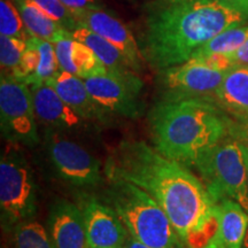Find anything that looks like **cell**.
I'll return each mask as SVG.
<instances>
[{"label":"cell","instance_id":"8","mask_svg":"<svg viewBox=\"0 0 248 248\" xmlns=\"http://www.w3.org/2000/svg\"><path fill=\"white\" fill-rule=\"evenodd\" d=\"M226 71L213 67L204 58H191L184 63L160 71L163 99L203 98L215 100Z\"/></svg>","mask_w":248,"mask_h":248},{"label":"cell","instance_id":"22","mask_svg":"<svg viewBox=\"0 0 248 248\" xmlns=\"http://www.w3.org/2000/svg\"><path fill=\"white\" fill-rule=\"evenodd\" d=\"M14 237L16 248H54L44 226L35 221L16 224Z\"/></svg>","mask_w":248,"mask_h":248},{"label":"cell","instance_id":"31","mask_svg":"<svg viewBox=\"0 0 248 248\" xmlns=\"http://www.w3.org/2000/svg\"><path fill=\"white\" fill-rule=\"evenodd\" d=\"M240 147H241V151H243V155H244V160H245V163H246V170H247V181H248V146H247V145L243 144V142H240Z\"/></svg>","mask_w":248,"mask_h":248},{"label":"cell","instance_id":"30","mask_svg":"<svg viewBox=\"0 0 248 248\" xmlns=\"http://www.w3.org/2000/svg\"><path fill=\"white\" fill-rule=\"evenodd\" d=\"M123 248H153L148 245L141 243L138 239H136L135 237H132L131 234L128 233V237H126L125 241H124Z\"/></svg>","mask_w":248,"mask_h":248},{"label":"cell","instance_id":"19","mask_svg":"<svg viewBox=\"0 0 248 248\" xmlns=\"http://www.w3.org/2000/svg\"><path fill=\"white\" fill-rule=\"evenodd\" d=\"M13 2L31 37L47 40L53 44L60 39L73 37L71 31L49 16L33 0H13Z\"/></svg>","mask_w":248,"mask_h":248},{"label":"cell","instance_id":"33","mask_svg":"<svg viewBox=\"0 0 248 248\" xmlns=\"http://www.w3.org/2000/svg\"><path fill=\"white\" fill-rule=\"evenodd\" d=\"M122 248H123V247H122Z\"/></svg>","mask_w":248,"mask_h":248},{"label":"cell","instance_id":"10","mask_svg":"<svg viewBox=\"0 0 248 248\" xmlns=\"http://www.w3.org/2000/svg\"><path fill=\"white\" fill-rule=\"evenodd\" d=\"M47 153L58 176L78 187L100 184V162L85 148L58 132L46 133Z\"/></svg>","mask_w":248,"mask_h":248},{"label":"cell","instance_id":"27","mask_svg":"<svg viewBox=\"0 0 248 248\" xmlns=\"http://www.w3.org/2000/svg\"><path fill=\"white\" fill-rule=\"evenodd\" d=\"M230 59L233 64H243V66H248V39L234 54L231 55Z\"/></svg>","mask_w":248,"mask_h":248},{"label":"cell","instance_id":"24","mask_svg":"<svg viewBox=\"0 0 248 248\" xmlns=\"http://www.w3.org/2000/svg\"><path fill=\"white\" fill-rule=\"evenodd\" d=\"M27 48V40L16 37L0 35V64L2 75L11 76L20 64L24 51Z\"/></svg>","mask_w":248,"mask_h":248},{"label":"cell","instance_id":"32","mask_svg":"<svg viewBox=\"0 0 248 248\" xmlns=\"http://www.w3.org/2000/svg\"><path fill=\"white\" fill-rule=\"evenodd\" d=\"M244 245H245V248H248V230H247L246 237H245V241H244Z\"/></svg>","mask_w":248,"mask_h":248},{"label":"cell","instance_id":"23","mask_svg":"<svg viewBox=\"0 0 248 248\" xmlns=\"http://www.w3.org/2000/svg\"><path fill=\"white\" fill-rule=\"evenodd\" d=\"M0 35L16 37L23 40L31 37L24 27L17 7L9 0L0 1Z\"/></svg>","mask_w":248,"mask_h":248},{"label":"cell","instance_id":"18","mask_svg":"<svg viewBox=\"0 0 248 248\" xmlns=\"http://www.w3.org/2000/svg\"><path fill=\"white\" fill-rule=\"evenodd\" d=\"M215 101L232 115L248 120V66L234 64L226 71Z\"/></svg>","mask_w":248,"mask_h":248},{"label":"cell","instance_id":"6","mask_svg":"<svg viewBox=\"0 0 248 248\" xmlns=\"http://www.w3.org/2000/svg\"><path fill=\"white\" fill-rule=\"evenodd\" d=\"M37 186L32 169L18 152L6 151L0 161V208L5 224L28 221L36 213Z\"/></svg>","mask_w":248,"mask_h":248},{"label":"cell","instance_id":"26","mask_svg":"<svg viewBox=\"0 0 248 248\" xmlns=\"http://www.w3.org/2000/svg\"><path fill=\"white\" fill-rule=\"evenodd\" d=\"M61 2L74 14V16L77 20V23H78V18L86 11L100 7V1L99 0H61Z\"/></svg>","mask_w":248,"mask_h":248},{"label":"cell","instance_id":"15","mask_svg":"<svg viewBox=\"0 0 248 248\" xmlns=\"http://www.w3.org/2000/svg\"><path fill=\"white\" fill-rule=\"evenodd\" d=\"M36 116L43 123L53 128L75 129L83 119L62 100L57 91L48 84L30 86Z\"/></svg>","mask_w":248,"mask_h":248},{"label":"cell","instance_id":"4","mask_svg":"<svg viewBox=\"0 0 248 248\" xmlns=\"http://www.w3.org/2000/svg\"><path fill=\"white\" fill-rule=\"evenodd\" d=\"M108 181L106 203L132 237L153 248H184L168 215L147 192L123 179Z\"/></svg>","mask_w":248,"mask_h":248},{"label":"cell","instance_id":"2","mask_svg":"<svg viewBox=\"0 0 248 248\" xmlns=\"http://www.w3.org/2000/svg\"><path fill=\"white\" fill-rule=\"evenodd\" d=\"M247 20V14L218 0H173L148 16L141 53L154 69L178 66L222 31Z\"/></svg>","mask_w":248,"mask_h":248},{"label":"cell","instance_id":"14","mask_svg":"<svg viewBox=\"0 0 248 248\" xmlns=\"http://www.w3.org/2000/svg\"><path fill=\"white\" fill-rule=\"evenodd\" d=\"M46 84L51 85L62 100L83 120L106 122L109 111L102 108L90 94L84 79L67 71L59 70Z\"/></svg>","mask_w":248,"mask_h":248},{"label":"cell","instance_id":"17","mask_svg":"<svg viewBox=\"0 0 248 248\" xmlns=\"http://www.w3.org/2000/svg\"><path fill=\"white\" fill-rule=\"evenodd\" d=\"M216 248H241L248 230V213L237 201L223 199L216 203Z\"/></svg>","mask_w":248,"mask_h":248},{"label":"cell","instance_id":"25","mask_svg":"<svg viewBox=\"0 0 248 248\" xmlns=\"http://www.w3.org/2000/svg\"><path fill=\"white\" fill-rule=\"evenodd\" d=\"M33 1L49 16L53 17L55 21H58L71 32L78 28L76 17L66 6L62 4L61 0H33Z\"/></svg>","mask_w":248,"mask_h":248},{"label":"cell","instance_id":"1","mask_svg":"<svg viewBox=\"0 0 248 248\" xmlns=\"http://www.w3.org/2000/svg\"><path fill=\"white\" fill-rule=\"evenodd\" d=\"M105 172L147 192L185 244L217 223L216 202L202 181L146 142L123 140L107 159Z\"/></svg>","mask_w":248,"mask_h":248},{"label":"cell","instance_id":"11","mask_svg":"<svg viewBox=\"0 0 248 248\" xmlns=\"http://www.w3.org/2000/svg\"><path fill=\"white\" fill-rule=\"evenodd\" d=\"M83 213L89 248H122L129 231L108 203L92 197L79 202Z\"/></svg>","mask_w":248,"mask_h":248},{"label":"cell","instance_id":"28","mask_svg":"<svg viewBox=\"0 0 248 248\" xmlns=\"http://www.w3.org/2000/svg\"><path fill=\"white\" fill-rule=\"evenodd\" d=\"M218 1L248 15V0H218Z\"/></svg>","mask_w":248,"mask_h":248},{"label":"cell","instance_id":"3","mask_svg":"<svg viewBox=\"0 0 248 248\" xmlns=\"http://www.w3.org/2000/svg\"><path fill=\"white\" fill-rule=\"evenodd\" d=\"M215 100L203 98L162 99L152 108L154 147L185 166H194L204 153L232 133L233 126Z\"/></svg>","mask_w":248,"mask_h":248},{"label":"cell","instance_id":"5","mask_svg":"<svg viewBox=\"0 0 248 248\" xmlns=\"http://www.w3.org/2000/svg\"><path fill=\"white\" fill-rule=\"evenodd\" d=\"M201 181L217 203L237 201L248 213V181L240 141L226 137L194 163Z\"/></svg>","mask_w":248,"mask_h":248},{"label":"cell","instance_id":"29","mask_svg":"<svg viewBox=\"0 0 248 248\" xmlns=\"http://www.w3.org/2000/svg\"><path fill=\"white\" fill-rule=\"evenodd\" d=\"M232 133H234L240 140H243V144L248 146V120H245L240 126H233Z\"/></svg>","mask_w":248,"mask_h":248},{"label":"cell","instance_id":"21","mask_svg":"<svg viewBox=\"0 0 248 248\" xmlns=\"http://www.w3.org/2000/svg\"><path fill=\"white\" fill-rule=\"evenodd\" d=\"M247 39L248 24H238L214 37L198 48L191 58L207 57V55H223L230 58L246 43Z\"/></svg>","mask_w":248,"mask_h":248},{"label":"cell","instance_id":"13","mask_svg":"<svg viewBox=\"0 0 248 248\" xmlns=\"http://www.w3.org/2000/svg\"><path fill=\"white\" fill-rule=\"evenodd\" d=\"M47 224L54 248H89L83 213L74 203L57 201L49 212Z\"/></svg>","mask_w":248,"mask_h":248},{"label":"cell","instance_id":"7","mask_svg":"<svg viewBox=\"0 0 248 248\" xmlns=\"http://www.w3.org/2000/svg\"><path fill=\"white\" fill-rule=\"evenodd\" d=\"M1 131L8 140L35 146L39 142L30 86L7 75L0 80Z\"/></svg>","mask_w":248,"mask_h":248},{"label":"cell","instance_id":"20","mask_svg":"<svg viewBox=\"0 0 248 248\" xmlns=\"http://www.w3.org/2000/svg\"><path fill=\"white\" fill-rule=\"evenodd\" d=\"M73 38L91 48L108 70L115 71V73L135 71L128 58L116 46H114L104 37L93 32L89 28L78 27L73 31Z\"/></svg>","mask_w":248,"mask_h":248},{"label":"cell","instance_id":"12","mask_svg":"<svg viewBox=\"0 0 248 248\" xmlns=\"http://www.w3.org/2000/svg\"><path fill=\"white\" fill-rule=\"evenodd\" d=\"M78 27L89 28L116 46L128 58L133 70L142 69L145 59L137 40L125 24L109 12L100 7L89 9L78 18Z\"/></svg>","mask_w":248,"mask_h":248},{"label":"cell","instance_id":"9","mask_svg":"<svg viewBox=\"0 0 248 248\" xmlns=\"http://www.w3.org/2000/svg\"><path fill=\"white\" fill-rule=\"evenodd\" d=\"M84 83L92 98L109 113L137 119L144 111L145 105L141 99L144 83L135 71L115 73L107 70L85 78Z\"/></svg>","mask_w":248,"mask_h":248},{"label":"cell","instance_id":"16","mask_svg":"<svg viewBox=\"0 0 248 248\" xmlns=\"http://www.w3.org/2000/svg\"><path fill=\"white\" fill-rule=\"evenodd\" d=\"M60 70L85 79L108 70L94 52L73 37L54 43Z\"/></svg>","mask_w":248,"mask_h":248}]
</instances>
